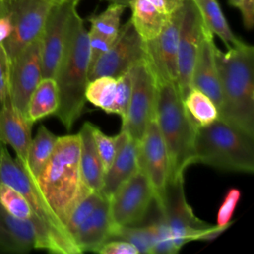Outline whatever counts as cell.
<instances>
[{"mask_svg": "<svg viewBox=\"0 0 254 254\" xmlns=\"http://www.w3.org/2000/svg\"><path fill=\"white\" fill-rule=\"evenodd\" d=\"M145 57V42L129 20L120 26L116 39L109 50L96 62L88 75V80L102 75L117 77Z\"/></svg>", "mask_w": 254, "mask_h": 254, "instance_id": "12", "label": "cell"}, {"mask_svg": "<svg viewBox=\"0 0 254 254\" xmlns=\"http://www.w3.org/2000/svg\"><path fill=\"white\" fill-rule=\"evenodd\" d=\"M124 10V6L110 3L103 12L88 18L90 23L89 30L99 35L115 39L120 29L121 16Z\"/></svg>", "mask_w": 254, "mask_h": 254, "instance_id": "30", "label": "cell"}, {"mask_svg": "<svg viewBox=\"0 0 254 254\" xmlns=\"http://www.w3.org/2000/svg\"><path fill=\"white\" fill-rule=\"evenodd\" d=\"M116 39V38H115ZM102 35H99L93 31H88V41H89V65H88V75L93 68L96 62L109 50L114 40Z\"/></svg>", "mask_w": 254, "mask_h": 254, "instance_id": "36", "label": "cell"}, {"mask_svg": "<svg viewBox=\"0 0 254 254\" xmlns=\"http://www.w3.org/2000/svg\"><path fill=\"white\" fill-rule=\"evenodd\" d=\"M228 3H229V5H231L232 7L238 8L239 3H240V0H228Z\"/></svg>", "mask_w": 254, "mask_h": 254, "instance_id": "42", "label": "cell"}, {"mask_svg": "<svg viewBox=\"0 0 254 254\" xmlns=\"http://www.w3.org/2000/svg\"><path fill=\"white\" fill-rule=\"evenodd\" d=\"M12 30L2 43L9 60L41 37L52 4L46 0H3Z\"/></svg>", "mask_w": 254, "mask_h": 254, "instance_id": "8", "label": "cell"}, {"mask_svg": "<svg viewBox=\"0 0 254 254\" xmlns=\"http://www.w3.org/2000/svg\"><path fill=\"white\" fill-rule=\"evenodd\" d=\"M118 135V145L114 160L103 176L101 193L109 198L114 191L140 169L139 141L122 130Z\"/></svg>", "mask_w": 254, "mask_h": 254, "instance_id": "18", "label": "cell"}, {"mask_svg": "<svg viewBox=\"0 0 254 254\" xmlns=\"http://www.w3.org/2000/svg\"><path fill=\"white\" fill-rule=\"evenodd\" d=\"M46 1H48L49 3H51V4L53 5V4H59V3H62V2H64V1H65V0H46Z\"/></svg>", "mask_w": 254, "mask_h": 254, "instance_id": "43", "label": "cell"}, {"mask_svg": "<svg viewBox=\"0 0 254 254\" xmlns=\"http://www.w3.org/2000/svg\"><path fill=\"white\" fill-rule=\"evenodd\" d=\"M58 136L51 132L46 126L39 127L37 134L32 138L26 166L23 167L29 177L35 181L49 162L55 150Z\"/></svg>", "mask_w": 254, "mask_h": 254, "instance_id": "24", "label": "cell"}, {"mask_svg": "<svg viewBox=\"0 0 254 254\" xmlns=\"http://www.w3.org/2000/svg\"><path fill=\"white\" fill-rule=\"evenodd\" d=\"M92 134H93L96 149L102 164L103 172L105 174V172L111 166L114 160V157L116 155L117 145H118V135L108 136L105 133H103L95 125H93L92 127Z\"/></svg>", "mask_w": 254, "mask_h": 254, "instance_id": "34", "label": "cell"}, {"mask_svg": "<svg viewBox=\"0 0 254 254\" xmlns=\"http://www.w3.org/2000/svg\"><path fill=\"white\" fill-rule=\"evenodd\" d=\"M240 197L241 192L238 189L231 188L227 190L217 211L216 225L227 228L230 226L232 215L240 200Z\"/></svg>", "mask_w": 254, "mask_h": 254, "instance_id": "35", "label": "cell"}, {"mask_svg": "<svg viewBox=\"0 0 254 254\" xmlns=\"http://www.w3.org/2000/svg\"><path fill=\"white\" fill-rule=\"evenodd\" d=\"M200 13L206 29L214 36L216 35L226 46L230 48L238 45L239 40L231 31L217 0H190Z\"/></svg>", "mask_w": 254, "mask_h": 254, "instance_id": "25", "label": "cell"}, {"mask_svg": "<svg viewBox=\"0 0 254 254\" xmlns=\"http://www.w3.org/2000/svg\"><path fill=\"white\" fill-rule=\"evenodd\" d=\"M79 154L78 133L58 137L53 155L38 178L33 181L64 228L76 203L88 194L82 190Z\"/></svg>", "mask_w": 254, "mask_h": 254, "instance_id": "2", "label": "cell"}, {"mask_svg": "<svg viewBox=\"0 0 254 254\" xmlns=\"http://www.w3.org/2000/svg\"><path fill=\"white\" fill-rule=\"evenodd\" d=\"M1 1H3V0H0V2H1Z\"/></svg>", "mask_w": 254, "mask_h": 254, "instance_id": "45", "label": "cell"}, {"mask_svg": "<svg viewBox=\"0 0 254 254\" xmlns=\"http://www.w3.org/2000/svg\"><path fill=\"white\" fill-rule=\"evenodd\" d=\"M121 239L134 245L139 254H152L156 242L155 221L146 225L123 226L113 223L111 239Z\"/></svg>", "mask_w": 254, "mask_h": 254, "instance_id": "27", "label": "cell"}, {"mask_svg": "<svg viewBox=\"0 0 254 254\" xmlns=\"http://www.w3.org/2000/svg\"><path fill=\"white\" fill-rule=\"evenodd\" d=\"M60 104L59 89L56 79L43 77L33 91L26 108V118L34 124L35 122L56 114Z\"/></svg>", "mask_w": 254, "mask_h": 254, "instance_id": "23", "label": "cell"}, {"mask_svg": "<svg viewBox=\"0 0 254 254\" xmlns=\"http://www.w3.org/2000/svg\"><path fill=\"white\" fill-rule=\"evenodd\" d=\"M139 160L140 168L153 188L156 205L159 206L170 179V162L156 116L149 121L139 141Z\"/></svg>", "mask_w": 254, "mask_h": 254, "instance_id": "15", "label": "cell"}, {"mask_svg": "<svg viewBox=\"0 0 254 254\" xmlns=\"http://www.w3.org/2000/svg\"><path fill=\"white\" fill-rule=\"evenodd\" d=\"M0 249L8 252H17L15 242L0 217Z\"/></svg>", "mask_w": 254, "mask_h": 254, "instance_id": "40", "label": "cell"}, {"mask_svg": "<svg viewBox=\"0 0 254 254\" xmlns=\"http://www.w3.org/2000/svg\"><path fill=\"white\" fill-rule=\"evenodd\" d=\"M93 124L84 122L78 132L80 140L79 165L81 175V185L84 192H101L103 183V168L96 149L92 134Z\"/></svg>", "mask_w": 254, "mask_h": 254, "instance_id": "22", "label": "cell"}, {"mask_svg": "<svg viewBox=\"0 0 254 254\" xmlns=\"http://www.w3.org/2000/svg\"><path fill=\"white\" fill-rule=\"evenodd\" d=\"M186 0H130L131 22L143 41L156 38Z\"/></svg>", "mask_w": 254, "mask_h": 254, "instance_id": "17", "label": "cell"}, {"mask_svg": "<svg viewBox=\"0 0 254 254\" xmlns=\"http://www.w3.org/2000/svg\"><path fill=\"white\" fill-rule=\"evenodd\" d=\"M0 217L15 242L17 253H24L32 249H39L38 231L31 218H17L7 212L1 204Z\"/></svg>", "mask_w": 254, "mask_h": 254, "instance_id": "26", "label": "cell"}, {"mask_svg": "<svg viewBox=\"0 0 254 254\" xmlns=\"http://www.w3.org/2000/svg\"><path fill=\"white\" fill-rule=\"evenodd\" d=\"M113 221L109 211V199L105 196L83 220L73 235L79 253L92 251L111 239Z\"/></svg>", "mask_w": 254, "mask_h": 254, "instance_id": "21", "label": "cell"}, {"mask_svg": "<svg viewBox=\"0 0 254 254\" xmlns=\"http://www.w3.org/2000/svg\"><path fill=\"white\" fill-rule=\"evenodd\" d=\"M132 91L131 68L116 77V92L111 114L120 116L122 122L125 120L129 108Z\"/></svg>", "mask_w": 254, "mask_h": 254, "instance_id": "33", "label": "cell"}, {"mask_svg": "<svg viewBox=\"0 0 254 254\" xmlns=\"http://www.w3.org/2000/svg\"><path fill=\"white\" fill-rule=\"evenodd\" d=\"M238 9L241 12L244 27L251 30L254 25V0H240Z\"/></svg>", "mask_w": 254, "mask_h": 254, "instance_id": "39", "label": "cell"}, {"mask_svg": "<svg viewBox=\"0 0 254 254\" xmlns=\"http://www.w3.org/2000/svg\"><path fill=\"white\" fill-rule=\"evenodd\" d=\"M88 65V31L75 8L70 18L65 50L54 77L60 97L59 108L55 115L66 130L72 128L84 108Z\"/></svg>", "mask_w": 254, "mask_h": 254, "instance_id": "3", "label": "cell"}, {"mask_svg": "<svg viewBox=\"0 0 254 254\" xmlns=\"http://www.w3.org/2000/svg\"><path fill=\"white\" fill-rule=\"evenodd\" d=\"M213 35L205 29L191 74V86L206 94L219 110L222 102L219 76L215 62Z\"/></svg>", "mask_w": 254, "mask_h": 254, "instance_id": "19", "label": "cell"}, {"mask_svg": "<svg viewBox=\"0 0 254 254\" xmlns=\"http://www.w3.org/2000/svg\"><path fill=\"white\" fill-rule=\"evenodd\" d=\"M192 164H203L224 171L254 172V136L217 118L197 127Z\"/></svg>", "mask_w": 254, "mask_h": 254, "instance_id": "5", "label": "cell"}, {"mask_svg": "<svg viewBox=\"0 0 254 254\" xmlns=\"http://www.w3.org/2000/svg\"><path fill=\"white\" fill-rule=\"evenodd\" d=\"M42 78V44L40 37L10 60L9 97L13 105L22 113H26L28 101Z\"/></svg>", "mask_w": 254, "mask_h": 254, "instance_id": "13", "label": "cell"}, {"mask_svg": "<svg viewBox=\"0 0 254 254\" xmlns=\"http://www.w3.org/2000/svg\"><path fill=\"white\" fill-rule=\"evenodd\" d=\"M110 216L114 224L140 225L155 202L153 188L140 168L108 198Z\"/></svg>", "mask_w": 254, "mask_h": 254, "instance_id": "10", "label": "cell"}, {"mask_svg": "<svg viewBox=\"0 0 254 254\" xmlns=\"http://www.w3.org/2000/svg\"><path fill=\"white\" fill-rule=\"evenodd\" d=\"M184 6L176 11L160 34L145 42L146 60L157 81L177 82L178 41Z\"/></svg>", "mask_w": 254, "mask_h": 254, "instance_id": "16", "label": "cell"}, {"mask_svg": "<svg viewBox=\"0 0 254 254\" xmlns=\"http://www.w3.org/2000/svg\"><path fill=\"white\" fill-rule=\"evenodd\" d=\"M115 92L116 77L102 75L88 80L84 95L86 101L111 114Z\"/></svg>", "mask_w": 254, "mask_h": 254, "instance_id": "29", "label": "cell"}, {"mask_svg": "<svg viewBox=\"0 0 254 254\" xmlns=\"http://www.w3.org/2000/svg\"><path fill=\"white\" fill-rule=\"evenodd\" d=\"M32 123L16 108L8 97L0 104V142L9 145L16 153V159L25 167L32 141Z\"/></svg>", "mask_w": 254, "mask_h": 254, "instance_id": "20", "label": "cell"}, {"mask_svg": "<svg viewBox=\"0 0 254 254\" xmlns=\"http://www.w3.org/2000/svg\"><path fill=\"white\" fill-rule=\"evenodd\" d=\"M103 196L104 195L99 191H91L76 203L65 224L66 231L72 239L79 225L92 212Z\"/></svg>", "mask_w": 254, "mask_h": 254, "instance_id": "32", "label": "cell"}, {"mask_svg": "<svg viewBox=\"0 0 254 254\" xmlns=\"http://www.w3.org/2000/svg\"><path fill=\"white\" fill-rule=\"evenodd\" d=\"M184 104L197 127L208 125L218 118V109L214 102L196 87L190 88L184 97Z\"/></svg>", "mask_w": 254, "mask_h": 254, "instance_id": "28", "label": "cell"}, {"mask_svg": "<svg viewBox=\"0 0 254 254\" xmlns=\"http://www.w3.org/2000/svg\"><path fill=\"white\" fill-rule=\"evenodd\" d=\"M222 96L218 118L254 136V47L244 42L226 52L215 48Z\"/></svg>", "mask_w": 254, "mask_h": 254, "instance_id": "1", "label": "cell"}, {"mask_svg": "<svg viewBox=\"0 0 254 254\" xmlns=\"http://www.w3.org/2000/svg\"><path fill=\"white\" fill-rule=\"evenodd\" d=\"M206 27L196 6L186 0L180 25L178 41V79L177 84L183 96L191 87V74Z\"/></svg>", "mask_w": 254, "mask_h": 254, "instance_id": "14", "label": "cell"}, {"mask_svg": "<svg viewBox=\"0 0 254 254\" xmlns=\"http://www.w3.org/2000/svg\"><path fill=\"white\" fill-rule=\"evenodd\" d=\"M156 120L169 156V180L184 177L186 169L192 165L197 126L185 107L177 82L157 81Z\"/></svg>", "mask_w": 254, "mask_h": 254, "instance_id": "4", "label": "cell"}, {"mask_svg": "<svg viewBox=\"0 0 254 254\" xmlns=\"http://www.w3.org/2000/svg\"><path fill=\"white\" fill-rule=\"evenodd\" d=\"M108 1L109 3H112V4H119V5H122L124 6L125 8L129 6V2L130 0H106Z\"/></svg>", "mask_w": 254, "mask_h": 254, "instance_id": "41", "label": "cell"}, {"mask_svg": "<svg viewBox=\"0 0 254 254\" xmlns=\"http://www.w3.org/2000/svg\"><path fill=\"white\" fill-rule=\"evenodd\" d=\"M157 207L179 250L191 241L213 240L227 229L209 224L194 214L185 195L184 177L168 181L162 202Z\"/></svg>", "mask_w": 254, "mask_h": 254, "instance_id": "7", "label": "cell"}, {"mask_svg": "<svg viewBox=\"0 0 254 254\" xmlns=\"http://www.w3.org/2000/svg\"><path fill=\"white\" fill-rule=\"evenodd\" d=\"M0 204L13 216L21 219L33 217L30 204L24 195L12 187L0 183Z\"/></svg>", "mask_w": 254, "mask_h": 254, "instance_id": "31", "label": "cell"}, {"mask_svg": "<svg viewBox=\"0 0 254 254\" xmlns=\"http://www.w3.org/2000/svg\"><path fill=\"white\" fill-rule=\"evenodd\" d=\"M95 252L100 254H139L134 245L121 239H110L99 246Z\"/></svg>", "mask_w": 254, "mask_h": 254, "instance_id": "38", "label": "cell"}, {"mask_svg": "<svg viewBox=\"0 0 254 254\" xmlns=\"http://www.w3.org/2000/svg\"><path fill=\"white\" fill-rule=\"evenodd\" d=\"M2 146H3V143H1V142H0V150H1V148H2Z\"/></svg>", "mask_w": 254, "mask_h": 254, "instance_id": "44", "label": "cell"}, {"mask_svg": "<svg viewBox=\"0 0 254 254\" xmlns=\"http://www.w3.org/2000/svg\"><path fill=\"white\" fill-rule=\"evenodd\" d=\"M0 183L21 192L33 212L40 249L57 254H78L79 251L64 226L52 212L33 180L17 159H13L5 144L0 150Z\"/></svg>", "mask_w": 254, "mask_h": 254, "instance_id": "6", "label": "cell"}, {"mask_svg": "<svg viewBox=\"0 0 254 254\" xmlns=\"http://www.w3.org/2000/svg\"><path fill=\"white\" fill-rule=\"evenodd\" d=\"M132 91L121 129L140 141L149 121L156 116L157 80L146 57L131 67Z\"/></svg>", "mask_w": 254, "mask_h": 254, "instance_id": "9", "label": "cell"}, {"mask_svg": "<svg viewBox=\"0 0 254 254\" xmlns=\"http://www.w3.org/2000/svg\"><path fill=\"white\" fill-rule=\"evenodd\" d=\"M9 73L10 60L0 43V104L9 97Z\"/></svg>", "mask_w": 254, "mask_h": 254, "instance_id": "37", "label": "cell"}, {"mask_svg": "<svg viewBox=\"0 0 254 254\" xmlns=\"http://www.w3.org/2000/svg\"><path fill=\"white\" fill-rule=\"evenodd\" d=\"M79 0H65L53 4L41 35L43 77H55L63 59L72 11Z\"/></svg>", "mask_w": 254, "mask_h": 254, "instance_id": "11", "label": "cell"}]
</instances>
